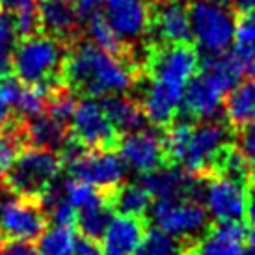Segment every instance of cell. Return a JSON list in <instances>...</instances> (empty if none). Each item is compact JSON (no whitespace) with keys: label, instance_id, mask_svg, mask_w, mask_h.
<instances>
[{"label":"cell","instance_id":"obj_10","mask_svg":"<svg viewBox=\"0 0 255 255\" xmlns=\"http://www.w3.org/2000/svg\"><path fill=\"white\" fill-rule=\"evenodd\" d=\"M231 136H235V132L224 120L196 123L184 149L181 168L198 177L209 175L220 151L231 142Z\"/></svg>","mask_w":255,"mask_h":255},{"label":"cell","instance_id":"obj_3","mask_svg":"<svg viewBox=\"0 0 255 255\" xmlns=\"http://www.w3.org/2000/svg\"><path fill=\"white\" fill-rule=\"evenodd\" d=\"M201 58L196 43L160 45L143 41L142 80L158 82L168 88L184 92L199 69Z\"/></svg>","mask_w":255,"mask_h":255},{"label":"cell","instance_id":"obj_41","mask_svg":"<svg viewBox=\"0 0 255 255\" xmlns=\"http://www.w3.org/2000/svg\"><path fill=\"white\" fill-rule=\"evenodd\" d=\"M164 2H173V4H181V2H184V0H164Z\"/></svg>","mask_w":255,"mask_h":255},{"label":"cell","instance_id":"obj_22","mask_svg":"<svg viewBox=\"0 0 255 255\" xmlns=\"http://www.w3.org/2000/svg\"><path fill=\"white\" fill-rule=\"evenodd\" d=\"M209 175L237 183L241 184V186H244V188H248L250 184H252V181H254L252 166H250L248 158L244 156L241 147L235 142H229L226 147L220 151V155L216 156V160H214Z\"/></svg>","mask_w":255,"mask_h":255},{"label":"cell","instance_id":"obj_39","mask_svg":"<svg viewBox=\"0 0 255 255\" xmlns=\"http://www.w3.org/2000/svg\"><path fill=\"white\" fill-rule=\"evenodd\" d=\"M248 244H250V250L246 255H255V227H254V231L248 235Z\"/></svg>","mask_w":255,"mask_h":255},{"label":"cell","instance_id":"obj_38","mask_svg":"<svg viewBox=\"0 0 255 255\" xmlns=\"http://www.w3.org/2000/svg\"><path fill=\"white\" fill-rule=\"evenodd\" d=\"M4 4L7 6V11H17V9L32 6V4H36V2H34V0H4Z\"/></svg>","mask_w":255,"mask_h":255},{"label":"cell","instance_id":"obj_26","mask_svg":"<svg viewBox=\"0 0 255 255\" xmlns=\"http://www.w3.org/2000/svg\"><path fill=\"white\" fill-rule=\"evenodd\" d=\"M235 49L233 52L244 64H255V11L237 13L235 17Z\"/></svg>","mask_w":255,"mask_h":255},{"label":"cell","instance_id":"obj_9","mask_svg":"<svg viewBox=\"0 0 255 255\" xmlns=\"http://www.w3.org/2000/svg\"><path fill=\"white\" fill-rule=\"evenodd\" d=\"M49 227L41 201L7 194L0 199V241H36Z\"/></svg>","mask_w":255,"mask_h":255},{"label":"cell","instance_id":"obj_27","mask_svg":"<svg viewBox=\"0 0 255 255\" xmlns=\"http://www.w3.org/2000/svg\"><path fill=\"white\" fill-rule=\"evenodd\" d=\"M77 241V233L71 227L50 226L39 237L36 246L37 255H75Z\"/></svg>","mask_w":255,"mask_h":255},{"label":"cell","instance_id":"obj_18","mask_svg":"<svg viewBox=\"0 0 255 255\" xmlns=\"http://www.w3.org/2000/svg\"><path fill=\"white\" fill-rule=\"evenodd\" d=\"M147 220L136 216H114L101 239L103 255H136L147 233Z\"/></svg>","mask_w":255,"mask_h":255},{"label":"cell","instance_id":"obj_34","mask_svg":"<svg viewBox=\"0 0 255 255\" xmlns=\"http://www.w3.org/2000/svg\"><path fill=\"white\" fill-rule=\"evenodd\" d=\"M75 255H103V250L97 244V241H90L80 237L77 241V248H75Z\"/></svg>","mask_w":255,"mask_h":255},{"label":"cell","instance_id":"obj_25","mask_svg":"<svg viewBox=\"0 0 255 255\" xmlns=\"http://www.w3.org/2000/svg\"><path fill=\"white\" fill-rule=\"evenodd\" d=\"M114 218V211L108 201H101L92 207H86L78 211L77 229L84 239L90 241H99L103 239L105 231L108 229L110 222Z\"/></svg>","mask_w":255,"mask_h":255},{"label":"cell","instance_id":"obj_15","mask_svg":"<svg viewBox=\"0 0 255 255\" xmlns=\"http://www.w3.org/2000/svg\"><path fill=\"white\" fill-rule=\"evenodd\" d=\"M41 34L64 43L69 49L84 37L82 19L73 0H37L36 2Z\"/></svg>","mask_w":255,"mask_h":255},{"label":"cell","instance_id":"obj_6","mask_svg":"<svg viewBox=\"0 0 255 255\" xmlns=\"http://www.w3.org/2000/svg\"><path fill=\"white\" fill-rule=\"evenodd\" d=\"M186 11L198 49L205 50L207 56L229 52L237 13L227 0H192Z\"/></svg>","mask_w":255,"mask_h":255},{"label":"cell","instance_id":"obj_13","mask_svg":"<svg viewBox=\"0 0 255 255\" xmlns=\"http://www.w3.org/2000/svg\"><path fill=\"white\" fill-rule=\"evenodd\" d=\"M149 4V26L145 41L160 45H179L194 43L188 11L183 4L147 0Z\"/></svg>","mask_w":255,"mask_h":255},{"label":"cell","instance_id":"obj_28","mask_svg":"<svg viewBox=\"0 0 255 255\" xmlns=\"http://www.w3.org/2000/svg\"><path fill=\"white\" fill-rule=\"evenodd\" d=\"M184 250V242L164 233L158 227H151L143 237L142 246L136 255H181Z\"/></svg>","mask_w":255,"mask_h":255},{"label":"cell","instance_id":"obj_21","mask_svg":"<svg viewBox=\"0 0 255 255\" xmlns=\"http://www.w3.org/2000/svg\"><path fill=\"white\" fill-rule=\"evenodd\" d=\"M224 116L235 134L255 121V78L250 77L233 88L224 101Z\"/></svg>","mask_w":255,"mask_h":255},{"label":"cell","instance_id":"obj_37","mask_svg":"<svg viewBox=\"0 0 255 255\" xmlns=\"http://www.w3.org/2000/svg\"><path fill=\"white\" fill-rule=\"evenodd\" d=\"M229 6L233 7L235 13H244V11H255V0H227Z\"/></svg>","mask_w":255,"mask_h":255},{"label":"cell","instance_id":"obj_40","mask_svg":"<svg viewBox=\"0 0 255 255\" xmlns=\"http://www.w3.org/2000/svg\"><path fill=\"white\" fill-rule=\"evenodd\" d=\"M248 73H250V75H252V78H255V64L252 65V67H250V69H248Z\"/></svg>","mask_w":255,"mask_h":255},{"label":"cell","instance_id":"obj_5","mask_svg":"<svg viewBox=\"0 0 255 255\" xmlns=\"http://www.w3.org/2000/svg\"><path fill=\"white\" fill-rule=\"evenodd\" d=\"M64 170L60 153L26 147L13 166L2 177V184L9 194L41 201V198L58 183Z\"/></svg>","mask_w":255,"mask_h":255},{"label":"cell","instance_id":"obj_7","mask_svg":"<svg viewBox=\"0 0 255 255\" xmlns=\"http://www.w3.org/2000/svg\"><path fill=\"white\" fill-rule=\"evenodd\" d=\"M60 158L71 179L92 184L99 190H114L125 184L127 168L118 151H86L67 140L60 151Z\"/></svg>","mask_w":255,"mask_h":255},{"label":"cell","instance_id":"obj_29","mask_svg":"<svg viewBox=\"0 0 255 255\" xmlns=\"http://www.w3.org/2000/svg\"><path fill=\"white\" fill-rule=\"evenodd\" d=\"M11 13H13L15 19V32H17L19 41L41 34V21H39V13H37L36 4L22 7V9H17V11H11Z\"/></svg>","mask_w":255,"mask_h":255},{"label":"cell","instance_id":"obj_12","mask_svg":"<svg viewBox=\"0 0 255 255\" xmlns=\"http://www.w3.org/2000/svg\"><path fill=\"white\" fill-rule=\"evenodd\" d=\"M118 153L123 158V162L142 175L170 166L164 130L155 127L121 136Z\"/></svg>","mask_w":255,"mask_h":255},{"label":"cell","instance_id":"obj_16","mask_svg":"<svg viewBox=\"0 0 255 255\" xmlns=\"http://www.w3.org/2000/svg\"><path fill=\"white\" fill-rule=\"evenodd\" d=\"M246 190L248 188H244L241 184L207 175L203 201L213 222H244Z\"/></svg>","mask_w":255,"mask_h":255},{"label":"cell","instance_id":"obj_35","mask_svg":"<svg viewBox=\"0 0 255 255\" xmlns=\"http://www.w3.org/2000/svg\"><path fill=\"white\" fill-rule=\"evenodd\" d=\"M246 220L255 227V181H252L246 190Z\"/></svg>","mask_w":255,"mask_h":255},{"label":"cell","instance_id":"obj_36","mask_svg":"<svg viewBox=\"0 0 255 255\" xmlns=\"http://www.w3.org/2000/svg\"><path fill=\"white\" fill-rule=\"evenodd\" d=\"M15 120V114L11 112V105L6 101V97L0 92V128L7 127Z\"/></svg>","mask_w":255,"mask_h":255},{"label":"cell","instance_id":"obj_31","mask_svg":"<svg viewBox=\"0 0 255 255\" xmlns=\"http://www.w3.org/2000/svg\"><path fill=\"white\" fill-rule=\"evenodd\" d=\"M17 32H15V19L11 11H0V49L15 50L17 45Z\"/></svg>","mask_w":255,"mask_h":255},{"label":"cell","instance_id":"obj_4","mask_svg":"<svg viewBox=\"0 0 255 255\" xmlns=\"http://www.w3.org/2000/svg\"><path fill=\"white\" fill-rule=\"evenodd\" d=\"M67 47L45 34L17 41L13 73L24 86H52L62 82Z\"/></svg>","mask_w":255,"mask_h":255},{"label":"cell","instance_id":"obj_30","mask_svg":"<svg viewBox=\"0 0 255 255\" xmlns=\"http://www.w3.org/2000/svg\"><path fill=\"white\" fill-rule=\"evenodd\" d=\"M237 145L241 147V151L244 153V156L248 158L250 166H252V175L255 181V121L246 125L244 128H241L237 134Z\"/></svg>","mask_w":255,"mask_h":255},{"label":"cell","instance_id":"obj_19","mask_svg":"<svg viewBox=\"0 0 255 255\" xmlns=\"http://www.w3.org/2000/svg\"><path fill=\"white\" fill-rule=\"evenodd\" d=\"M101 107L121 136L143 130L147 125L142 105L132 95H108L101 99Z\"/></svg>","mask_w":255,"mask_h":255},{"label":"cell","instance_id":"obj_24","mask_svg":"<svg viewBox=\"0 0 255 255\" xmlns=\"http://www.w3.org/2000/svg\"><path fill=\"white\" fill-rule=\"evenodd\" d=\"M24 149V121L15 118L7 127L0 128V179L6 175Z\"/></svg>","mask_w":255,"mask_h":255},{"label":"cell","instance_id":"obj_11","mask_svg":"<svg viewBox=\"0 0 255 255\" xmlns=\"http://www.w3.org/2000/svg\"><path fill=\"white\" fill-rule=\"evenodd\" d=\"M151 216L158 229L183 242L198 239L213 224L207 209L196 199H160L153 205Z\"/></svg>","mask_w":255,"mask_h":255},{"label":"cell","instance_id":"obj_23","mask_svg":"<svg viewBox=\"0 0 255 255\" xmlns=\"http://www.w3.org/2000/svg\"><path fill=\"white\" fill-rule=\"evenodd\" d=\"M110 207L116 216H136L145 218V213L151 207V194L143 184L125 183L120 188L110 192Z\"/></svg>","mask_w":255,"mask_h":255},{"label":"cell","instance_id":"obj_17","mask_svg":"<svg viewBox=\"0 0 255 255\" xmlns=\"http://www.w3.org/2000/svg\"><path fill=\"white\" fill-rule=\"evenodd\" d=\"M107 19L125 41L147 36L149 4L147 0H107Z\"/></svg>","mask_w":255,"mask_h":255},{"label":"cell","instance_id":"obj_2","mask_svg":"<svg viewBox=\"0 0 255 255\" xmlns=\"http://www.w3.org/2000/svg\"><path fill=\"white\" fill-rule=\"evenodd\" d=\"M248 65L231 52L218 56L201 58L199 69L184 90L183 105L179 118L192 123L218 120L224 114V101L244 75H248Z\"/></svg>","mask_w":255,"mask_h":255},{"label":"cell","instance_id":"obj_42","mask_svg":"<svg viewBox=\"0 0 255 255\" xmlns=\"http://www.w3.org/2000/svg\"><path fill=\"white\" fill-rule=\"evenodd\" d=\"M2 4H4V0H0V7H2ZM0 11H2V9H0Z\"/></svg>","mask_w":255,"mask_h":255},{"label":"cell","instance_id":"obj_43","mask_svg":"<svg viewBox=\"0 0 255 255\" xmlns=\"http://www.w3.org/2000/svg\"><path fill=\"white\" fill-rule=\"evenodd\" d=\"M0 188H4V184H2V179H0Z\"/></svg>","mask_w":255,"mask_h":255},{"label":"cell","instance_id":"obj_8","mask_svg":"<svg viewBox=\"0 0 255 255\" xmlns=\"http://www.w3.org/2000/svg\"><path fill=\"white\" fill-rule=\"evenodd\" d=\"M69 140L86 151H118L121 134L110 123L101 103L80 99L69 121Z\"/></svg>","mask_w":255,"mask_h":255},{"label":"cell","instance_id":"obj_14","mask_svg":"<svg viewBox=\"0 0 255 255\" xmlns=\"http://www.w3.org/2000/svg\"><path fill=\"white\" fill-rule=\"evenodd\" d=\"M246 239L244 222H213L201 237L184 242L181 255H246Z\"/></svg>","mask_w":255,"mask_h":255},{"label":"cell","instance_id":"obj_20","mask_svg":"<svg viewBox=\"0 0 255 255\" xmlns=\"http://www.w3.org/2000/svg\"><path fill=\"white\" fill-rule=\"evenodd\" d=\"M24 140L26 147L60 153L69 140V127L41 114L34 120L24 121Z\"/></svg>","mask_w":255,"mask_h":255},{"label":"cell","instance_id":"obj_1","mask_svg":"<svg viewBox=\"0 0 255 255\" xmlns=\"http://www.w3.org/2000/svg\"><path fill=\"white\" fill-rule=\"evenodd\" d=\"M62 78L82 99H103L108 95H130L128 92L138 88L143 75L136 62L112 56L82 37L67 50Z\"/></svg>","mask_w":255,"mask_h":255},{"label":"cell","instance_id":"obj_32","mask_svg":"<svg viewBox=\"0 0 255 255\" xmlns=\"http://www.w3.org/2000/svg\"><path fill=\"white\" fill-rule=\"evenodd\" d=\"M0 255H37V250L28 241H0Z\"/></svg>","mask_w":255,"mask_h":255},{"label":"cell","instance_id":"obj_33","mask_svg":"<svg viewBox=\"0 0 255 255\" xmlns=\"http://www.w3.org/2000/svg\"><path fill=\"white\" fill-rule=\"evenodd\" d=\"M78 9V15L82 21H88L92 15L99 13V7L107 2V0H73Z\"/></svg>","mask_w":255,"mask_h":255}]
</instances>
